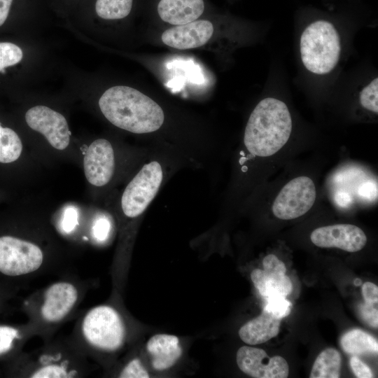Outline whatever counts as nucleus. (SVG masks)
<instances>
[{
    "instance_id": "1",
    "label": "nucleus",
    "mask_w": 378,
    "mask_h": 378,
    "mask_svg": "<svg viewBox=\"0 0 378 378\" xmlns=\"http://www.w3.org/2000/svg\"><path fill=\"white\" fill-rule=\"evenodd\" d=\"M87 286L79 280L66 278L30 295L27 303L28 324L34 335L44 340L52 337L54 332L74 313L87 291Z\"/></svg>"
},
{
    "instance_id": "2",
    "label": "nucleus",
    "mask_w": 378,
    "mask_h": 378,
    "mask_svg": "<svg viewBox=\"0 0 378 378\" xmlns=\"http://www.w3.org/2000/svg\"><path fill=\"white\" fill-rule=\"evenodd\" d=\"M105 118L113 125L136 134L159 130L164 120L162 108L151 98L128 86H113L99 100Z\"/></svg>"
},
{
    "instance_id": "3",
    "label": "nucleus",
    "mask_w": 378,
    "mask_h": 378,
    "mask_svg": "<svg viewBox=\"0 0 378 378\" xmlns=\"http://www.w3.org/2000/svg\"><path fill=\"white\" fill-rule=\"evenodd\" d=\"M291 131L292 119L286 104L276 98L267 97L262 99L251 113L244 143L253 155L267 157L287 143Z\"/></svg>"
},
{
    "instance_id": "4",
    "label": "nucleus",
    "mask_w": 378,
    "mask_h": 378,
    "mask_svg": "<svg viewBox=\"0 0 378 378\" xmlns=\"http://www.w3.org/2000/svg\"><path fill=\"white\" fill-rule=\"evenodd\" d=\"M70 337L88 358L92 357L120 349L125 342L126 328L113 307L99 304L80 316Z\"/></svg>"
},
{
    "instance_id": "5",
    "label": "nucleus",
    "mask_w": 378,
    "mask_h": 378,
    "mask_svg": "<svg viewBox=\"0 0 378 378\" xmlns=\"http://www.w3.org/2000/svg\"><path fill=\"white\" fill-rule=\"evenodd\" d=\"M44 342L42 346L23 356V377L72 378L88 374V358L70 337L55 340L50 337Z\"/></svg>"
},
{
    "instance_id": "6",
    "label": "nucleus",
    "mask_w": 378,
    "mask_h": 378,
    "mask_svg": "<svg viewBox=\"0 0 378 378\" xmlns=\"http://www.w3.org/2000/svg\"><path fill=\"white\" fill-rule=\"evenodd\" d=\"M302 62L310 72L323 75L330 73L338 63L341 43L332 23L317 20L304 29L300 42Z\"/></svg>"
},
{
    "instance_id": "7",
    "label": "nucleus",
    "mask_w": 378,
    "mask_h": 378,
    "mask_svg": "<svg viewBox=\"0 0 378 378\" xmlns=\"http://www.w3.org/2000/svg\"><path fill=\"white\" fill-rule=\"evenodd\" d=\"M57 271L37 244L11 235L0 237V274L31 280Z\"/></svg>"
},
{
    "instance_id": "8",
    "label": "nucleus",
    "mask_w": 378,
    "mask_h": 378,
    "mask_svg": "<svg viewBox=\"0 0 378 378\" xmlns=\"http://www.w3.org/2000/svg\"><path fill=\"white\" fill-rule=\"evenodd\" d=\"M160 164L153 161L143 166L125 188L121 207L129 218L141 215L155 197L162 181Z\"/></svg>"
},
{
    "instance_id": "9",
    "label": "nucleus",
    "mask_w": 378,
    "mask_h": 378,
    "mask_svg": "<svg viewBox=\"0 0 378 378\" xmlns=\"http://www.w3.org/2000/svg\"><path fill=\"white\" fill-rule=\"evenodd\" d=\"M316 196L315 185L310 178L296 177L286 183L275 198L273 214L281 220L300 217L312 207Z\"/></svg>"
},
{
    "instance_id": "10",
    "label": "nucleus",
    "mask_w": 378,
    "mask_h": 378,
    "mask_svg": "<svg viewBox=\"0 0 378 378\" xmlns=\"http://www.w3.org/2000/svg\"><path fill=\"white\" fill-rule=\"evenodd\" d=\"M239 368L246 374L254 378H286L289 366L281 356L270 357L262 349L243 346L236 355Z\"/></svg>"
},
{
    "instance_id": "11",
    "label": "nucleus",
    "mask_w": 378,
    "mask_h": 378,
    "mask_svg": "<svg viewBox=\"0 0 378 378\" xmlns=\"http://www.w3.org/2000/svg\"><path fill=\"white\" fill-rule=\"evenodd\" d=\"M27 125L42 134L50 144L57 150L65 149L71 132L65 118L59 113L45 106H36L25 114Z\"/></svg>"
},
{
    "instance_id": "12",
    "label": "nucleus",
    "mask_w": 378,
    "mask_h": 378,
    "mask_svg": "<svg viewBox=\"0 0 378 378\" xmlns=\"http://www.w3.org/2000/svg\"><path fill=\"white\" fill-rule=\"evenodd\" d=\"M263 269H255L251 279L260 294L267 298L273 295L286 297L293 290V284L286 274L283 261L274 254L266 255L262 260Z\"/></svg>"
},
{
    "instance_id": "13",
    "label": "nucleus",
    "mask_w": 378,
    "mask_h": 378,
    "mask_svg": "<svg viewBox=\"0 0 378 378\" xmlns=\"http://www.w3.org/2000/svg\"><path fill=\"white\" fill-rule=\"evenodd\" d=\"M312 242L321 248H337L348 252L360 251L367 237L358 227L351 224H336L318 227L310 235Z\"/></svg>"
},
{
    "instance_id": "14",
    "label": "nucleus",
    "mask_w": 378,
    "mask_h": 378,
    "mask_svg": "<svg viewBox=\"0 0 378 378\" xmlns=\"http://www.w3.org/2000/svg\"><path fill=\"white\" fill-rule=\"evenodd\" d=\"M85 175L88 182L103 186L111 179L115 167L114 152L104 139L94 141L88 148L83 160Z\"/></svg>"
},
{
    "instance_id": "15",
    "label": "nucleus",
    "mask_w": 378,
    "mask_h": 378,
    "mask_svg": "<svg viewBox=\"0 0 378 378\" xmlns=\"http://www.w3.org/2000/svg\"><path fill=\"white\" fill-rule=\"evenodd\" d=\"M214 25L206 20L176 25L166 29L161 36L164 44L179 50L192 49L206 43L214 34Z\"/></svg>"
},
{
    "instance_id": "16",
    "label": "nucleus",
    "mask_w": 378,
    "mask_h": 378,
    "mask_svg": "<svg viewBox=\"0 0 378 378\" xmlns=\"http://www.w3.org/2000/svg\"><path fill=\"white\" fill-rule=\"evenodd\" d=\"M146 350L151 357L155 370L163 371L172 368L182 354L178 338L173 335L157 334L146 344Z\"/></svg>"
},
{
    "instance_id": "17",
    "label": "nucleus",
    "mask_w": 378,
    "mask_h": 378,
    "mask_svg": "<svg viewBox=\"0 0 378 378\" xmlns=\"http://www.w3.org/2000/svg\"><path fill=\"white\" fill-rule=\"evenodd\" d=\"M204 8V0H160L157 11L162 21L181 25L197 20Z\"/></svg>"
},
{
    "instance_id": "18",
    "label": "nucleus",
    "mask_w": 378,
    "mask_h": 378,
    "mask_svg": "<svg viewBox=\"0 0 378 378\" xmlns=\"http://www.w3.org/2000/svg\"><path fill=\"white\" fill-rule=\"evenodd\" d=\"M281 319L262 308V313L248 321L239 330L241 340L250 345L265 343L277 336Z\"/></svg>"
},
{
    "instance_id": "19",
    "label": "nucleus",
    "mask_w": 378,
    "mask_h": 378,
    "mask_svg": "<svg viewBox=\"0 0 378 378\" xmlns=\"http://www.w3.org/2000/svg\"><path fill=\"white\" fill-rule=\"evenodd\" d=\"M343 350L351 355L358 356L365 354H377V339L360 329H352L344 333L341 338Z\"/></svg>"
},
{
    "instance_id": "20",
    "label": "nucleus",
    "mask_w": 378,
    "mask_h": 378,
    "mask_svg": "<svg viewBox=\"0 0 378 378\" xmlns=\"http://www.w3.org/2000/svg\"><path fill=\"white\" fill-rule=\"evenodd\" d=\"M342 357L334 348H327L316 357L310 378H338L340 377Z\"/></svg>"
},
{
    "instance_id": "21",
    "label": "nucleus",
    "mask_w": 378,
    "mask_h": 378,
    "mask_svg": "<svg viewBox=\"0 0 378 378\" xmlns=\"http://www.w3.org/2000/svg\"><path fill=\"white\" fill-rule=\"evenodd\" d=\"M22 150V141L17 133L0 123V162L10 163L18 160Z\"/></svg>"
},
{
    "instance_id": "22",
    "label": "nucleus",
    "mask_w": 378,
    "mask_h": 378,
    "mask_svg": "<svg viewBox=\"0 0 378 378\" xmlns=\"http://www.w3.org/2000/svg\"><path fill=\"white\" fill-rule=\"evenodd\" d=\"M132 3L133 0H97L95 10L103 19H122L130 14Z\"/></svg>"
},
{
    "instance_id": "23",
    "label": "nucleus",
    "mask_w": 378,
    "mask_h": 378,
    "mask_svg": "<svg viewBox=\"0 0 378 378\" xmlns=\"http://www.w3.org/2000/svg\"><path fill=\"white\" fill-rule=\"evenodd\" d=\"M34 336L31 326L27 324L24 329L0 325V356L9 353L15 349L17 343Z\"/></svg>"
},
{
    "instance_id": "24",
    "label": "nucleus",
    "mask_w": 378,
    "mask_h": 378,
    "mask_svg": "<svg viewBox=\"0 0 378 378\" xmlns=\"http://www.w3.org/2000/svg\"><path fill=\"white\" fill-rule=\"evenodd\" d=\"M292 304L285 296L273 295L266 298L263 309L277 318L282 319L291 312Z\"/></svg>"
},
{
    "instance_id": "25",
    "label": "nucleus",
    "mask_w": 378,
    "mask_h": 378,
    "mask_svg": "<svg viewBox=\"0 0 378 378\" xmlns=\"http://www.w3.org/2000/svg\"><path fill=\"white\" fill-rule=\"evenodd\" d=\"M23 54L21 48L9 42L0 43V72L5 67L13 66L20 62Z\"/></svg>"
},
{
    "instance_id": "26",
    "label": "nucleus",
    "mask_w": 378,
    "mask_h": 378,
    "mask_svg": "<svg viewBox=\"0 0 378 378\" xmlns=\"http://www.w3.org/2000/svg\"><path fill=\"white\" fill-rule=\"evenodd\" d=\"M360 104L365 109L377 113L378 112V79L375 78L360 92Z\"/></svg>"
},
{
    "instance_id": "27",
    "label": "nucleus",
    "mask_w": 378,
    "mask_h": 378,
    "mask_svg": "<svg viewBox=\"0 0 378 378\" xmlns=\"http://www.w3.org/2000/svg\"><path fill=\"white\" fill-rule=\"evenodd\" d=\"M149 377L148 372L144 368L141 360L137 358L131 359L118 374V377L122 378H147Z\"/></svg>"
},
{
    "instance_id": "28",
    "label": "nucleus",
    "mask_w": 378,
    "mask_h": 378,
    "mask_svg": "<svg viewBox=\"0 0 378 378\" xmlns=\"http://www.w3.org/2000/svg\"><path fill=\"white\" fill-rule=\"evenodd\" d=\"M359 313L365 323L373 328H377V302L370 303L365 302L363 304H360Z\"/></svg>"
},
{
    "instance_id": "29",
    "label": "nucleus",
    "mask_w": 378,
    "mask_h": 378,
    "mask_svg": "<svg viewBox=\"0 0 378 378\" xmlns=\"http://www.w3.org/2000/svg\"><path fill=\"white\" fill-rule=\"evenodd\" d=\"M111 223L106 217L97 218L92 227V234L98 241H105L110 233Z\"/></svg>"
},
{
    "instance_id": "30",
    "label": "nucleus",
    "mask_w": 378,
    "mask_h": 378,
    "mask_svg": "<svg viewBox=\"0 0 378 378\" xmlns=\"http://www.w3.org/2000/svg\"><path fill=\"white\" fill-rule=\"evenodd\" d=\"M78 225V213L74 207H68L64 212L61 223L62 230L66 233H71Z\"/></svg>"
},
{
    "instance_id": "31",
    "label": "nucleus",
    "mask_w": 378,
    "mask_h": 378,
    "mask_svg": "<svg viewBox=\"0 0 378 378\" xmlns=\"http://www.w3.org/2000/svg\"><path fill=\"white\" fill-rule=\"evenodd\" d=\"M350 365L354 374L358 378L373 377L370 368L360 360L357 356H353L350 359Z\"/></svg>"
},
{
    "instance_id": "32",
    "label": "nucleus",
    "mask_w": 378,
    "mask_h": 378,
    "mask_svg": "<svg viewBox=\"0 0 378 378\" xmlns=\"http://www.w3.org/2000/svg\"><path fill=\"white\" fill-rule=\"evenodd\" d=\"M362 294L365 302H378V287L374 284L365 282L362 286Z\"/></svg>"
},
{
    "instance_id": "33",
    "label": "nucleus",
    "mask_w": 378,
    "mask_h": 378,
    "mask_svg": "<svg viewBox=\"0 0 378 378\" xmlns=\"http://www.w3.org/2000/svg\"><path fill=\"white\" fill-rule=\"evenodd\" d=\"M13 0H0V26L7 19Z\"/></svg>"
},
{
    "instance_id": "34",
    "label": "nucleus",
    "mask_w": 378,
    "mask_h": 378,
    "mask_svg": "<svg viewBox=\"0 0 378 378\" xmlns=\"http://www.w3.org/2000/svg\"><path fill=\"white\" fill-rule=\"evenodd\" d=\"M372 194H374V186L371 183L365 184L360 189V195L363 197L369 198Z\"/></svg>"
},
{
    "instance_id": "35",
    "label": "nucleus",
    "mask_w": 378,
    "mask_h": 378,
    "mask_svg": "<svg viewBox=\"0 0 378 378\" xmlns=\"http://www.w3.org/2000/svg\"><path fill=\"white\" fill-rule=\"evenodd\" d=\"M361 283V280L360 279H356L354 281V284L356 286H358Z\"/></svg>"
}]
</instances>
